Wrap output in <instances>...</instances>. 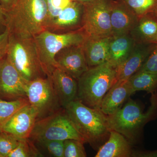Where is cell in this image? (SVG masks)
I'll use <instances>...</instances> for the list:
<instances>
[{
    "label": "cell",
    "instance_id": "34",
    "mask_svg": "<svg viewBox=\"0 0 157 157\" xmlns=\"http://www.w3.org/2000/svg\"><path fill=\"white\" fill-rule=\"evenodd\" d=\"M9 31L8 29L0 34V50L6 48L8 45L9 36Z\"/></svg>",
    "mask_w": 157,
    "mask_h": 157
},
{
    "label": "cell",
    "instance_id": "3",
    "mask_svg": "<svg viewBox=\"0 0 157 157\" xmlns=\"http://www.w3.org/2000/svg\"><path fill=\"white\" fill-rule=\"evenodd\" d=\"M150 105L143 112L140 104L130 99L123 107L112 115L107 116L110 130L124 135L131 143L135 142L143 128L157 116V94H151Z\"/></svg>",
    "mask_w": 157,
    "mask_h": 157
},
{
    "label": "cell",
    "instance_id": "10",
    "mask_svg": "<svg viewBox=\"0 0 157 157\" xmlns=\"http://www.w3.org/2000/svg\"><path fill=\"white\" fill-rule=\"evenodd\" d=\"M29 82L14 67L6 54L0 68V99L11 101L27 98Z\"/></svg>",
    "mask_w": 157,
    "mask_h": 157
},
{
    "label": "cell",
    "instance_id": "20",
    "mask_svg": "<svg viewBox=\"0 0 157 157\" xmlns=\"http://www.w3.org/2000/svg\"><path fill=\"white\" fill-rule=\"evenodd\" d=\"M130 35L135 43L157 44V16L154 12L144 14L138 21Z\"/></svg>",
    "mask_w": 157,
    "mask_h": 157
},
{
    "label": "cell",
    "instance_id": "29",
    "mask_svg": "<svg viewBox=\"0 0 157 157\" xmlns=\"http://www.w3.org/2000/svg\"><path fill=\"white\" fill-rule=\"evenodd\" d=\"M72 1V0H47L48 21L47 23L51 20L58 16L61 11Z\"/></svg>",
    "mask_w": 157,
    "mask_h": 157
},
{
    "label": "cell",
    "instance_id": "26",
    "mask_svg": "<svg viewBox=\"0 0 157 157\" xmlns=\"http://www.w3.org/2000/svg\"><path fill=\"white\" fill-rule=\"evenodd\" d=\"M138 18L144 14L154 12L157 6V0H122Z\"/></svg>",
    "mask_w": 157,
    "mask_h": 157
},
{
    "label": "cell",
    "instance_id": "27",
    "mask_svg": "<svg viewBox=\"0 0 157 157\" xmlns=\"http://www.w3.org/2000/svg\"><path fill=\"white\" fill-rule=\"evenodd\" d=\"M82 140L70 139L64 140V157H86V153Z\"/></svg>",
    "mask_w": 157,
    "mask_h": 157
},
{
    "label": "cell",
    "instance_id": "23",
    "mask_svg": "<svg viewBox=\"0 0 157 157\" xmlns=\"http://www.w3.org/2000/svg\"><path fill=\"white\" fill-rule=\"evenodd\" d=\"M33 142L43 157H64V140H42Z\"/></svg>",
    "mask_w": 157,
    "mask_h": 157
},
{
    "label": "cell",
    "instance_id": "38",
    "mask_svg": "<svg viewBox=\"0 0 157 157\" xmlns=\"http://www.w3.org/2000/svg\"><path fill=\"white\" fill-rule=\"evenodd\" d=\"M0 157H1V155H0Z\"/></svg>",
    "mask_w": 157,
    "mask_h": 157
},
{
    "label": "cell",
    "instance_id": "18",
    "mask_svg": "<svg viewBox=\"0 0 157 157\" xmlns=\"http://www.w3.org/2000/svg\"><path fill=\"white\" fill-rule=\"evenodd\" d=\"M133 94L128 79L117 80L104 96L100 110L105 115H112Z\"/></svg>",
    "mask_w": 157,
    "mask_h": 157
},
{
    "label": "cell",
    "instance_id": "30",
    "mask_svg": "<svg viewBox=\"0 0 157 157\" xmlns=\"http://www.w3.org/2000/svg\"><path fill=\"white\" fill-rule=\"evenodd\" d=\"M139 71L157 73V44Z\"/></svg>",
    "mask_w": 157,
    "mask_h": 157
},
{
    "label": "cell",
    "instance_id": "25",
    "mask_svg": "<svg viewBox=\"0 0 157 157\" xmlns=\"http://www.w3.org/2000/svg\"><path fill=\"white\" fill-rule=\"evenodd\" d=\"M43 157L29 138L20 139L19 143L8 157Z\"/></svg>",
    "mask_w": 157,
    "mask_h": 157
},
{
    "label": "cell",
    "instance_id": "16",
    "mask_svg": "<svg viewBox=\"0 0 157 157\" xmlns=\"http://www.w3.org/2000/svg\"><path fill=\"white\" fill-rule=\"evenodd\" d=\"M156 45L135 43L128 57L117 68V81L128 80L139 71Z\"/></svg>",
    "mask_w": 157,
    "mask_h": 157
},
{
    "label": "cell",
    "instance_id": "36",
    "mask_svg": "<svg viewBox=\"0 0 157 157\" xmlns=\"http://www.w3.org/2000/svg\"><path fill=\"white\" fill-rule=\"evenodd\" d=\"M73 1H76V2H78L83 4V5H86L89 3L92 2H94L95 0H72Z\"/></svg>",
    "mask_w": 157,
    "mask_h": 157
},
{
    "label": "cell",
    "instance_id": "35",
    "mask_svg": "<svg viewBox=\"0 0 157 157\" xmlns=\"http://www.w3.org/2000/svg\"><path fill=\"white\" fill-rule=\"evenodd\" d=\"M7 46L6 48L0 50V68H1V65H2L3 60H4V59H5V58L6 56V54H7Z\"/></svg>",
    "mask_w": 157,
    "mask_h": 157
},
{
    "label": "cell",
    "instance_id": "17",
    "mask_svg": "<svg viewBox=\"0 0 157 157\" xmlns=\"http://www.w3.org/2000/svg\"><path fill=\"white\" fill-rule=\"evenodd\" d=\"M111 37H86L82 47L89 68L109 62V45Z\"/></svg>",
    "mask_w": 157,
    "mask_h": 157
},
{
    "label": "cell",
    "instance_id": "22",
    "mask_svg": "<svg viewBox=\"0 0 157 157\" xmlns=\"http://www.w3.org/2000/svg\"><path fill=\"white\" fill-rule=\"evenodd\" d=\"M133 93L145 91L152 94L157 90V73L138 71L128 79Z\"/></svg>",
    "mask_w": 157,
    "mask_h": 157
},
{
    "label": "cell",
    "instance_id": "12",
    "mask_svg": "<svg viewBox=\"0 0 157 157\" xmlns=\"http://www.w3.org/2000/svg\"><path fill=\"white\" fill-rule=\"evenodd\" d=\"M38 118V112L31 104L24 106L0 128V131L13 135L18 139L29 137Z\"/></svg>",
    "mask_w": 157,
    "mask_h": 157
},
{
    "label": "cell",
    "instance_id": "28",
    "mask_svg": "<svg viewBox=\"0 0 157 157\" xmlns=\"http://www.w3.org/2000/svg\"><path fill=\"white\" fill-rule=\"evenodd\" d=\"M19 140L11 134L0 131V155L1 157H8L9 154L17 146Z\"/></svg>",
    "mask_w": 157,
    "mask_h": 157
},
{
    "label": "cell",
    "instance_id": "5",
    "mask_svg": "<svg viewBox=\"0 0 157 157\" xmlns=\"http://www.w3.org/2000/svg\"><path fill=\"white\" fill-rule=\"evenodd\" d=\"M7 57L18 73L28 81L47 77L41 64L34 38H21L10 33Z\"/></svg>",
    "mask_w": 157,
    "mask_h": 157
},
{
    "label": "cell",
    "instance_id": "2",
    "mask_svg": "<svg viewBox=\"0 0 157 157\" xmlns=\"http://www.w3.org/2000/svg\"><path fill=\"white\" fill-rule=\"evenodd\" d=\"M47 21V0H18L7 13L9 33L21 38H34L45 30Z\"/></svg>",
    "mask_w": 157,
    "mask_h": 157
},
{
    "label": "cell",
    "instance_id": "1",
    "mask_svg": "<svg viewBox=\"0 0 157 157\" xmlns=\"http://www.w3.org/2000/svg\"><path fill=\"white\" fill-rule=\"evenodd\" d=\"M63 109L85 142L94 149H99L108 139L110 129L107 115L100 109L87 107L77 99Z\"/></svg>",
    "mask_w": 157,
    "mask_h": 157
},
{
    "label": "cell",
    "instance_id": "15",
    "mask_svg": "<svg viewBox=\"0 0 157 157\" xmlns=\"http://www.w3.org/2000/svg\"><path fill=\"white\" fill-rule=\"evenodd\" d=\"M48 77L62 108L76 100L78 88L77 79L58 68H56Z\"/></svg>",
    "mask_w": 157,
    "mask_h": 157
},
{
    "label": "cell",
    "instance_id": "13",
    "mask_svg": "<svg viewBox=\"0 0 157 157\" xmlns=\"http://www.w3.org/2000/svg\"><path fill=\"white\" fill-rule=\"evenodd\" d=\"M55 59L57 68L77 80L89 69L82 45L63 48L56 54Z\"/></svg>",
    "mask_w": 157,
    "mask_h": 157
},
{
    "label": "cell",
    "instance_id": "7",
    "mask_svg": "<svg viewBox=\"0 0 157 157\" xmlns=\"http://www.w3.org/2000/svg\"><path fill=\"white\" fill-rule=\"evenodd\" d=\"M29 138L33 141L73 139L86 142L63 108L52 115L37 120Z\"/></svg>",
    "mask_w": 157,
    "mask_h": 157
},
{
    "label": "cell",
    "instance_id": "24",
    "mask_svg": "<svg viewBox=\"0 0 157 157\" xmlns=\"http://www.w3.org/2000/svg\"><path fill=\"white\" fill-rule=\"evenodd\" d=\"M29 103L27 98L11 101L0 99V128L17 110Z\"/></svg>",
    "mask_w": 157,
    "mask_h": 157
},
{
    "label": "cell",
    "instance_id": "14",
    "mask_svg": "<svg viewBox=\"0 0 157 157\" xmlns=\"http://www.w3.org/2000/svg\"><path fill=\"white\" fill-rule=\"evenodd\" d=\"M138 17L122 0H112L110 8L112 36L130 34Z\"/></svg>",
    "mask_w": 157,
    "mask_h": 157
},
{
    "label": "cell",
    "instance_id": "6",
    "mask_svg": "<svg viewBox=\"0 0 157 157\" xmlns=\"http://www.w3.org/2000/svg\"><path fill=\"white\" fill-rule=\"evenodd\" d=\"M34 38L42 68L46 76H49L57 68L55 59L56 54L65 48L82 45L86 36L82 29L64 33L45 30Z\"/></svg>",
    "mask_w": 157,
    "mask_h": 157
},
{
    "label": "cell",
    "instance_id": "21",
    "mask_svg": "<svg viewBox=\"0 0 157 157\" xmlns=\"http://www.w3.org/2000/svg\"><path fill=\"white\" fill-rule=\"evenodd\" d=\"M135 44L130 34L111 37L109 45V63L117 68L129 56Z\"/></svg>",
    "mask_w": 157,
    "mask_h": 157
},
{
    "label": "cell",
    "instance_id": "9",
    "mask_svg": "<svg viewBox=\"0 0 157 157\" xmlns=\"http://www.w3.org/2000/svg\"><path fill=\"white\" fill-rule=\"evenodd\" d=\"M26 94L29 103L38 112L37 120L52 115L63 108L48 76L29 81Z\"/></svg>",
    "mask_w": 157,
    "mask_h": 157
},
{
    "label": "cell",
    "instance_id": "8",
    "mask_svg": "<svg viewBox=\"0 0 157 157\" xmlns=\"http://www.w3.org/2000/svg\"><path fill=\"white\" fill-rule=\"evenodd\" d=\"M112 0H95L84 6L82 30L89 38L112 36L110 8Z\"/></svg>",
    "mask_w": 157,
    "mask_h": 157
},
{
    "label": "cell",
    "instance_id": "33",
    "mask_svg": "<svg viewBox=\"0 0 157 157\" xmlns=\"http://www.w3.org/2000/svg\"><path fill=\"white\" fill-rule=\"evenodd\" d=\"M133 157H157V150L154 151H134L132 153Z\"/></svg>",
    "mask_w": 157,
    "mask_h": 157
},
{
    "label": "cell",
    "instance_id": "4",
    "mask_svg": "<svg viewBox=\"0 0 157 157\" xmlns=\"http://www.w3.org/2000/svg\"><path fill=\"white\" fill-rule=\"evenodd\" d=\"M77 81L76 99L87 107L100 109L104 96L117 81V67L108 62L89 68Z\"/></svg>",
    "mask_w": 157,
    "mask_h": 157
},
{
    "label": "cell",
    "instance_id": "19",
    "mask_svg": "<svg viewBox=\"0 0 157 157\" xmlns=\"http://www.w3.org/2000/svg\"><path fill=\"white\" fill-rule=\"evenodd\" d=\"M131 142L124 135L110 130L108 139L98 150L95 157H132Z\"/></svg>",
    "mask_w": 157,
    "mask_h": 157
},
{
    "label": "cell",
    "instance_id": "32",
    "mask_svg": "<svg viewBox=\"0 0 157 157\" xmlns=\"http://www.w3.org/2000/svg\"><path fill=\"white\" fill-rule=\"evenodd\" d=\"M7 29V13L0 5V34Z\"/></svg>",
    "mask_w": 157,
    "mask_h": 157
},
{
    "label": "cell",
    "instance_id": "37",
    "mask_svg": "<svg viewBox=\"0 0 157 157\" xmlns=\"http://www.w3.org/2000/svg\"><path fill=\"white\" fill-rule=\"evenodd\" d=\"M154 13L157 16V6L156 8L155 9V11H154Z\"/></svg>",
    "mask_w": 157,
    "mask_h": 157
},
{
    "label": "cell",
    "instance_id": "11",
    "mask_svg": "<svg viewBox=\"0 0 157 157\" xmlns=\"http://www.w3.org/2000/svg\"><path fill=\"white\" fill-rule=\"evenodd\" d=\"M84 11L83 4L72 1L58 16L48 21L45 30L56 33H64L81 29Z\"/></svg>",
    "mask_w": 157,
    "mask_h": 157
},
{
    "label": "cell",
    "instance_id": "31",
    "mask_svg": "<svg viewBox=\"0 0 157 157\" xmlns=\"http://www.w3.org/2000/svg\"><path fill=\"white\" fill-rule=\"evenodd\" d=\"M18 0H0V5L6 13L11 11L16 6Z\"/></svg>",
    "mask_w": 157,
    "mask_h": 157
}]
</instances>
